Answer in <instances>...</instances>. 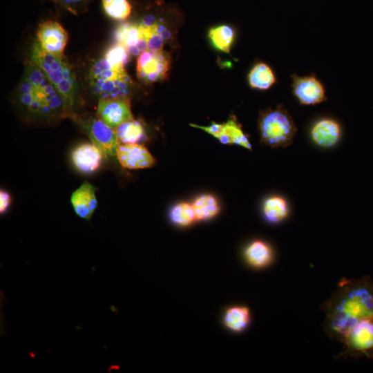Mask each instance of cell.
<instances>
[{
  "instance_id": "obj_19",
  "label": "cell",
  "mask_w": 373,
  "mask_h": 373,
  "mask_svg": "<svg viewBox=\"0 0 373 373\" xmlns=\"http://www.w3.org/2000/svg\"><path fill=\"white\" fill-rule=\"evenodd\" d=\"M115 131L120 144H139L146 138L144 124L134 119L122 124Z\"/></svg>"
},
{
  "instance_id": "obj_30",
  "label": "cell",
  "mask_w": 373,
  "mask_h": 373,
  "mask_svg": "<svg viewBox=\"0 0 373 373\" xmlns=\"http://www.w3.org/2000/svg\"><path fill=\"white\" fill-rule=\"evenodd\" d=\"M53 1L71 10V9H75L77 8V6L86 3L90 0H53Z\"/></svg>"
},
{
  "instance_id": "obj_10",
  "label": "cell",
  "mask_w": 373,
  "mask_h": 373,
  "mask_svg": "<svg viewBox=\"0 0 373 373\" xmlns=\"http://www.w3.org/2000/svg\"><path fill=\"white\" fill-rule=\"evenodd\" d=\"M292 93L302 105H315L326 100L325 90L314 75L300 77L291 75Z\"/></svg>"
},
{
  "instance_id": "obj_22",
  "label": "cell",
  "mask_w": 373,
  "mask_h": 373,
  "mask_svg": "<svg viewBox=\"0 0 373 373\" xmlns=\"http://www.w3.org/2000/svg\"><path fill=\"white\" fill-rule=\"evenodd\" d=\"M198 220H209L220 211V207L216 198L209 194L197 197L191 204Z\"/></svg>"
},
{
  "instance_id": "obj_15",
  "label": "cell",
  "mask_w": 373,
  "mask_h": 373,
  "mask_svg": "<svg viewBox=\"0 0 373 373\" xmlns=\"http://www.w3.org/2000/svg\"><path fill=\"white\" fill-rule=\"evenodd\" d=\"M70 203L79 218L89 220L97 207L95 189L88 182L82 183L70 196Z\"/></svg>"
},
{
  "instance_id": "obj_28",
  "label": "cell",
  "mask_w": 373,
  "mask_h": 373,
  "mask_svg": "<svg viewBox=\"0 0 373 373\" xmlns=\"http://www.w3.org/2000/svg\"><path fill=\"white\" fill-rule=\"evenodd\" d=\"M191 126L204 130L213 137L218 138L223 144H229L227 137L224 135L223 124H220L213 122L208 126H201L193 124H191Z\"/></svg>"
},
{
  "instance_id": "obj_25",
  "label": "cell",
  "mask_w": 373,
  "mask_h": 373,
  "mask_svg": "<svg viewBox=\"0 0 373 373\" xmlns=\"http://www.w3.org/2000/svg\"><path fill=\"white\" fill-rule=\"evenodd\" d=\"M169 217L173 224L180 227L189 226L196 220L192 204L187 202L175 204L171 209Z\"/></svg>"
},
{
  "instance_id": "obj_17",
  "label": "cell",
  "mask_w": 373,
  "mask_h": 373,
  "mask_svg": "<svg viewBox=\"0 0 373 373\" xmlns=\"http://www.w3.org/2000/svg\"><path fill=\"white\" fill-rule=\"evenodd\" d=\"M244 256L247 262L253 267L260 269L269 265L274 259L271 246L265 241L256 240L245 249Z\"/></svg>"
},
{
  "instance_id": "obj_4",
  "label": "cell",
  "mask_w": 373,
  "mask_h": 373,
  "mask_svg": "<svg viewBox=\"0 0 373 373\" xmlns=\"http://www.w3.org/2000/svg\"><path fill=\"white\" fill-rule=\"evenodd\" d=\"M92 93L99 99H130L133 82L124 68L111 65L104 58L95 61L88 73Z\"/></svg>"
},
{
  "instance_id": "obj_9",
  "label": "cell",
  "mask_w": 373,
  "mask_h": 373,
  "mask_svg": "<svg viewBox=\"0 0 373 373\" xmlns=\"http://www.w3.org/2000/svg\"><path fill=\"white\" fill-rule=\"evenodd\" d=\"M96 115L107 125L116 129L122 124L133 119L131 99H99Z\"/></svg>"
},
{
  "instance_id": "obj_6",
  "label": "cell",
  "mask_w": 373,
  "mask_h": 373,
  "mask_svg": "<svg viewBox=\"0 0 373 373\" xmlns=\"http://www.w3.org/2000/svg\"><path fill=\"white\" fill-rule=\"evenodd\" d=\"M84 131L91 142L102 152L105 159L116 157L120 143L115 129L111 128L97 117H85L74 113L70 117Z\"/></svg>"
},
{
  "instance_id": "obj_24",
  "label": "cell",
  "mask_w": 373,
  "mask_h": 373,
  "mask_svg": "<svg viewBox=\"0 0 373 373\" xmlns=\"http://www.w3.org/2000/svg\"><path fill=\"white\" fill-rule=\"evenodd\" d=\"M105 13L111 19L125 20L131 15L132 6L128 0H102Z\"/></svg>"
},
{
  "instance_id": "obj_26",
  "label": "cell",
  "mask_w": 373,
  "mask_h": 373,
  "mask_svg": "<svg viewBox=\"0 0 373 373\" xmlns=\"http://www.w3.org/2000/svg\"><path fill=\"white\" fill-rule=\"evenodd\" d=\"M224 135H226L230 144L241 146L247 149L251 150V145L247 136L242 130L241 126L236 119H230L223 124Z\"/></svg>"
},
{
  "instance_id": "obj_3",
  "label": "cell",
  "mask_w": 373,
  "mask_h": 373,
  "mask_svg": "<svg viewBox=\"0 0 373 373\" xmlns=\"http://www.w3.org/2000/svg\"><path fill=\"white\" fill-rule=\"evenodd\" d=\"M30 61L47 76L60 94L64 106V117L70 118L73 111L77 94V83L72 67L64 56L45 50L36 40L31 48Z\"/></svg>"
},
{
  "instance_id": "obj_27",
  "label": "cell",
  "mask_w": 373,
  "mask_h": 373,
  "mask_svg": "<svg viewBox=\"0 0 373 373\" xmlns=\"http://www.w3.org/2000/svg\"><path fill=\"white\" fill-rule=\"evenodd\" d=\"M130 55L124 46L116 44L106 50L104 58L113 66L124 68L130 61Z\"/></svg>"
},
{
  "instance_id": "obj_5",
  "label": "cell",
  "mask_w": 373,
  "mask_h": 373,
  "mask_svg": "<svg viewBox=\"0 0 373 373\" xmlns=\"http://www.w3.org/2000/svg\"><path fill=\"white\" fill-rule=\"evenodd\" d=\"M258 125L261 142L271 148L289 146L297 131L291 116L281 106L262 112Z\"/></svg>"
},
{
  "instance_id": "obj_18",
  "label": "cell",
  "mask_w": 373,
  "mask_h": 373,
  "mask_svg": "<svg viewBox=\"0 0 373 373\" xmlns=\"http://www.w3.org/2000/svg\"><path fill=\"white\" fill-rule=\"evenodd\" d=\"M265 218L271 223L283 221L289 215L288 203L285 198L278 195L267 198L262 204Z\"/></svg>"
},
{
  "instance_id": "obj_14",
  "label": "cell",
  "mask_w": 373,
  "mask_h": 373,
  "mask_svg": "<svg viewBox=\"0 0 373 373\" xmlns=\"http://www.w3.org/2000/svg\"><path fill=\"white\" fill-rule=\"evenodd\" d=\"M117 44L124 46L131 55H139L148 50V44L140 23L126 22L119 25L115 32Z\"/></svg>"
},
{
  "instance_id": "obj_20",
  "label": "cell",
  "mask_w": 373,
  "mask_h": 373,
  "mask_svg": "<svg viewBox=\"0 0 373 373\" xmlns=\"http://www.w3.org/2000/svg\"><path fill=\"white\" fill-rule=\"evenodd\" d=\"M249 86L256 89L267 90L276 82V78L271 68L265 63L254 66L248 75Z\"/></svg>"
},
{
  "instance_id": "obj_12",
  "label": "cell",
  "mask_w": 373,
  "mask_h": 373,
  "mask_svg": "<svg viewBox=\"0 0 373 373\" xmlns=\"http://www.w3.org/2000/svg\"><path fill=\"white\" fill-rule=\"evenodd\" d=\"M116 158L122 167L128 169L150 168L155 163L153 156L142 144H120Z\"/></svg>"
},
{
  "instance_id": "obj_2",
  "label": "cell",
  "mask_w": 373,
  "mask_h": 373,
  "mask_svg": "<svg viewBox=\"0 0 373 373\" xmlns=\"http://www.w3.org/2000/svg\"><path fill=\"white\" fill-rule=\"evenodd\" d=\"M19 101L31 117L51 121L64 117L62 98L44 73L32 61L26 64Z\"/></svg>"
},
{
  "instance_id": "obj_7",
  "label": "cell",
  "mask_w": 373,
  "mask_h": 373,
  "mask_svg": "<svg viewBox=\"0 0 373 373\" xmlns=\"http://www.w3.org/2000/svg\"><path fill=\"white\" fill-rule=\"evenodd\" d=\"M341 342L344 347L340 356L373 358V319L356 325Z\"/></svg>"
},
{
  "instance_id": "obj_21",
  "label": "cell",
  "mask_w": 373,
  "mask_h": 373,
  "mask_svg": "<svg viewBox=\"0 0 373 373\" xmlns=\"http://www.w3.org/2000/svg\"><path fill=\"white\" fill-rule=\"evenodd\" d=\"M251 321L249 309L245 306H234L229 308L224 316V323L231 331H244Z\"/></svg>"
},
{
  "instance_id": "obj_16",
  "label": "cell",
  "mask_w": 373,
  "mask_h": 373,
  "mask_svg": "<svg viewBox=\"0 0 373 373\" xmlns=\"http://www.w3.org/2000/svg\"><path fill=\"white\" fill-rule=\"evenodd\" d=\"M341 127L336 120L323 118L312 126L310 135L313 142L318 146L329 148L337 144L341 137Z\"/></svg>"
},
{
  "instance_id": "obj_8",
  "label": "cell",
  "mask_w": 373,
  "mask_h": 373,
  "mask_svg": "<svg viewBox=\"0 0 373 373\" xmlns=\"http://www.w3.org/2000/svg\"><path fill=\"white\" fill-rule=\"evenodd\" d=\"M170 64L168 52L146 50L139 55L137 60V78L145 84L164 80L168 76Z\"/></svg>"
},
{
  "instance_id": "obj_29",
  "label": "cell",
  "mask_w": 373,
  "mask_h": 373,
  "mask_svg": "<svg viewBox=\"0 0 373 373\" xmlns=\"http://www.w3.org/2000/svg\"><path fill=\"white\" fill-rule=\"evenodd\" d=\"M12 203L10 194L4 189L0 191V213L4 214L8 210Z\"/></svg>"
},
{
  "instance_id": "obj_11",
  "label": "cell",
  "mask_w": 373,
  "mask_h": 373,
  "mask_svg": "<svg viewBox=\"0 0 373 373\" xmlns=\"http://www.w3.org/2000/svg\"><path fill=\"white\" fill-rule=\"evenodd\" d=\"M37 40L47 52L57 56H64L68 42V34L58 22L48 20L38 28Z\"/></svg>"
},
{
  "instance_id": "obj_1",
  "label": "cell",
  "mask_w": 373,
  "mask_h": 373,
  "mask_svg": "<svg viewBox=\"0 0 373 373\" xmlns=\"http://www.w3.org/2000/svg\"><path fill=\"white\" fill-rule=\"evenodd\" d=\"M323 327L332 339L341 341L359 323L373 319V280L343 278L323 305Z\"/></svg>"
},
{
  "instance_id": "obj_13",
  "label": "cell",
  "mask_w": 373,
  "mask_h": 373,
  "mask_svg": "<svg viewBox=\"0 0 373 373\" xmlns=\"http://www.w3.org/2000/svg\"><path fill=\"white\" fill-rule=\"evenodd\" d=\"M104 158L101 150L92 142L79 144L70 153L74 167L84 174H90L97 171Z\"/></svg>"
},
{
  "instance_id": "obj_23",
  "label": "cell",
  "mask_w": 373,
  "mask_h": 373,
  "mask_svg": "<svg viewBox=\"0 0 373 373\" xmlns=\"http://www.w3.org/2000/svg\"><path fill=\"white\" fill-rule=\"evenodd\" d=\"M209 37L216 48L229 52L235 38V31L229 26L222 25L211 28Z\"/></svg>"
}]
</instances>
